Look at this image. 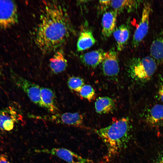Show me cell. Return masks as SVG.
I'll use <instances>...</instances> for the list:
<instances>
[{
    "instance_id": "603a6c76",
    "label": "cell",
    "mask_w": 163,
    "mask_h": 163,
    "mask_svg": "<svg viewBox=\"0 0 163 163\" xmlns=\"http://www.w3.org/2000/svg\"><path fill=\"white\" fill-rule=\"evenodd\" d=\"M158 91V95L159 99L163 103V79L160 78Z\"/></svg>"
},
{
    "instance_id": "d4e9b609",
    "label": "cell",
    "mask_w": 163,
    "mask_h": 163,
    "mask_svg": "<svg viewBox=\"0 0 163 163\" xmlns=\"http://www.w3.org/2000/svg\"><path fill=\"white\" fill-rule=\"evenodd\" d=\"M0 163H10L7 156L5 155H0Z\"/></svg>"
},
{
    "instance_id": "6da1fadb",
    "label": "cell",
    "mask_w": 163,
    "mask_h": 163,
    "mask_svg": "<svg viewBox=\"0 0 163 163\" xmlns=\"http://www.w3.org/2000/svg\"><path fill=\"white\" fill-rule=\"evenodd\" d=\"M34 41L44 54L57 50L69 39L73 28L66 8L57 1H44Z\"/></svg>"
},
{
    "instance_id": "52a82bcc",
    "label": "cell",
    "mask_w": 163,
    "mask_h": 163,
    "mask_svg": "<svg viewBox=\"0 0 163 163\" xmlns=\"http://www.w3.org/2000/svg\"><path fill=\"white\" fill-rule=\"evenodd\" d=\"M38 119L58 124L66 125L77 127L81 126L83 123V116L78 112H66L62 113H56L51 115L38 116Z\"/></svg>"
},
{
    "instance_id": "5bb4252c",
    "label": "cell",
    "mask_w": 163,
    "mask_h": 163,
    "mask_svg": "<svg viewBox=\"0 0 163 163\" xmlns=\"http://www.w3.org/2000/svg\"><path fill=\"white\" fill-rule=\"evenodd\" d=\"M50 66L54 74H58L64 71L67 66V61L66 59L62 50L56 51L50 60Z\"/></svg>"
},
{
    "instance_id": "ba28073f",
    "label": "cell",
    "mask_w": 163,
    "mask_h": 163,
    "mask_svg": "<svg viewBox=\"0 0 163 163\" xmlns=\"http://www.w3.org/2000/svg\"><path fill=\"white\" fill-rule=\"evenodd\" d=\"M36 152L50 154L57 156L68 163H90L91 160L83 158L68 149L63 148H53L36 150Z\"/></svg>"
},
{
    "instance_id": "3957f363",
    "label": "cell",
    "mask_w": 163,
    "mask_h": 163,
    "mask_svg": "<svg viewBox=\"0 0 163 163\" xmlns=\"http://www.w3.org/2000/svg\"><path fill=\"white\" fill-rule=\"evenodd\" d=\"M156 68V62L151 56L142 58L134 57L129 61L128 73L136 83L144 84L151 79Z\"/></svg>"
},
{
    "instance_id": "30bf717a",
    "label": "cell",
    "mask_w": 163,
    "mask_h": 163,
    "mask_svg": "<svg viewBox=\"0 0 163 163\" xmlns=\"http://www.w3.org/2000/svg\"><path fill=\"white\" fill-rule=\"evenodd\" d=\"M18 116L16 109L11 105L0 110V132L12 130L18 121Z\"/></svg>"
},
{
    "instance_id": "9a60e30c",
    "label": "cell",
    "mask_w": 163,
    "mask_h": 163,
    "mask_svg": "<svg viewBox=\"0 0 163 163\" xmlns=\"http://www.w3.org/2000/svg\"><path fill=\"white\" fill-rule=\"evenodd\" d=\"M40 97L44 107L50 112L54 113L58 109L55 103V95L51 89L41 87Z\"/></svg>"
},
{
    "instance_id": "484cf974",
    "label": "cell",
    "mask_w": 163,
    "mask_h": 163,
    "mask_svg": "<svg viewBox=\"0 0 163 163\" xmlns=\"http://www.w3.org/2000/svg\"><path fill=\"white\" fill-rule=\"evenodd\" d=\"M157 163H163V156L160 157L158 159Z\"/></svg>"
},
{
    "instance_id": "9c48e42d",
    "label": "cell",
    "mask_w": 163,
    "mask_h": 163,
    "mask_svg": "<svg viewBox=\"0 0 163 163\" xmlns=\"http://www.w3.org/2000/svg\"><path fill=\"white\" fill-rule=\"evenodd\" d=\"M103 74L106 76L115 78L119 72L118 55L114 48L105 52L104 59L102 62Z\"/></svg>"
},
{
    "instance_id": "e0dca14e",
    "label": "cell",
    "mask_w": 163,
    "mask_h": 163,
    "mask_svg": "<svg viewBox=\"0 0 163 163\" xmlns=\"http://www.w3.org/2000/svg\"><path fill=\"white\" fill-rule=\"evenodd\" d=\"M151 56L158 63L163 62V30L152 42L150 47Z\"/></svg>"
},
{
    "instance_id": "5b68a950",
    "label": "cell",
    "mask_w": 163,
    "mask_h": 163,
    "mask_svg": "<svg viewBox=\"0 0 163 163\" xmlns=\"http://www.w3.org/2000/svg\"><path fill=\"white\" fill-rule=\"evenodd\" d=\"M11 76L15 85L26 94L32 102L40 107H44L40 97L41 87L38 85L14 73Z\"/></svg>"
},
{
    "instance_id": "ac0fdd59",
    "label": "cell",
    "mask_w": 163,
    "mask_h": 163,
    "mask_svg": "<svg viewBox=\"0 0 163 163\" xmlns=\"http://www.w3.org/2000/svg\"><path fill=\"white\" fill-rule=\"evenodd\" d=\"M141 1L136 0H111L110 6L117 14L125 9L131 11L139 6Z\"/></svg>"
},
{
    "instance_id": "cb8c5ba5",
    "label": "cell",
    "mask_w": 163,
    "mask_h": 163,
    "mask_svg": "<svg viewBox=\"0 0 163 163\" xmlns=\"http://www.w3.org/2000/svg\"><path fill=\"white\" fill-rule=\"evenodd\" d=\"M111 0H100L99 3L101 5V8L103 10L107 8L110 5Z\"/></svg>"
},
{
    "instance_id": "8992f818",
    "label": "cell",
    "mask_w": 163,
    "mask_h": 163,
    "mask_svg": "<svg viewBox=\"0 0 163 163\" xmlns=\"http://www.w3.org/2000/svg\"><path fill=\"white\" fill-rule=\"evenodd\" d=\"M151 10L150 3L148 2H145L141 20L133 37L132 45L134 48H136L139 46L148 32L149 18Z\"/></svg>"
},
{
    "instance_id": "4fadbf2b",
    "label": "cell",
    "mask_w": 163,
    "mask_h": 163,
    "mask_svg": "<svg viewBox=\"0 0 163 163\" xmlns=\"http://www.w3.org/2000/svg\"><path fill=\"white\" fill-rule=\"evenodd\" d=\"M146 122L152 126L160 124L163 121V105L156 104L148 108L144 113Z\"/></svg>"
},
{
    "instance_id": "ffe728a7",
    "label": "cell",
    "mask_w": 163,
    "mask_h": 163,
    "mask_svg": "<svg viewBox=\"0 0 163 163\" xmlns=\"http://www.w3.org/2000/svg\"><path fill=\"white\" fill-rule=\"evenodd\" d=\"M96 112L99 114L109 113L112 111L115 107L113 100L108 97H98L94 104Z\"/></svg>"
},
{
    "instance_id": "2e32d148",
    "label": "cell",
    "mask_w": 163,
    "mask_h": 163,
    "mask_svg": "<svg viewBox=\"0 0 163 163\" xmlns=\"http://www.w3.org/2000/svg\"><path fill=\"white\" fill-rule=\"evenodd\" d=\"M117 43V50L121 51L127 42L130 36V30L127 24L120 25L115 29L113 33Z\"/></svg>"
},
{
    "instance_id": "d6986e66",
    "label": "cell",
    "mask_w": 163,
    "mask_h": 163,
    "mask_svg": "<svg viewBox=\"0 0 163 163\" xmlns=\"http://www.w3.org/2000/svg\"><path fill=\"white\" fill-rule=\"evenodd\" d=\"M96 40L91 31L85 30L80 34L77 44V49L81 51L88 49L95 43Z\"/></svg>"
},
{
    "instance_id": "7402d4cb",
    "label": "cell",
    "mask_w": 163,
    "mask_h": 163,
    "mask_svg": "<svg viewBox=\"0 0 163 163\" xmlns=\"http://www.w3.org/2000/svg\"><path fill=\"white\" fill-rule=\"evenodd\" d=\"M79 93L81 97L91 101L94 96L95 92L91 85H86L82 87Z\"/></svg>"
},
{
    "instance_id": "44dd1931",
    "label": "cell",
    "mask_w": 163,
    "mask_h": 163,
    "mask_svg": "<svg viewBox=\"0 0 163 163\" xmlns=\"http://www.w3.org/2000/svg\"><path fill=\"white\" fill-rule=\"evenodd\" d=\"M67 84L70 90L79 92L82 87L85 85V82L82 78L73 76L69 78Z\"/></svg>"
},
{
    "instance_id": "277c9868",
    "label": "cell",
    "mask_w": 163,
    "mask_h": 163,
    "mask_svg": "<svg viewBox=\"0 0 163 163\" xmlns=\"http://www.w3.org/2000/svg\"><path fill=\"white\" fill-rule=\"evenodd\" d=\"M18 22L17 5L12 0H0V30L9 28Z\"/></svg>"
},
{
    "instance_id": "7a4b0ae2",
    "label": "cell",
    "mask_w": 163,
    "mask_h": 163,
    "mask_svg": "<svg viewBox=\"0 0 163 163\" xmlns=\"http://www.w3.org/2000/svg\"><path fill=\"white\" fill-rule=\"evenodd\" d=\"M131 128L129 120L126 117L96 131L107 148V157L115 156L127 147L131 136Z\"/></svg>"
},
{
    "instance_id": "7c38bea8",
    "label": "cell",
    "mask_w": 163,
    "mask_h": 163,
    "mask_svg": "<svg viewBox=\"0 0 163 163\" xmlns=\"http://www.w3.org/2000/svg\"><path fill=\"white\" fill-rule=\"evenodd\" d=\"M105 52L103 49H99L81 55L80 59L85 66L95 68L102 63Z\"/></svg>"
},
{
    "instance_id": "8fae6325",
    "label": "cell",
    "mask_w": 163,
    "mask_h": 163,
    "mask_svg": "<svg viewBox=\"0 0 163 163\" xmlns=\"http://www.w3.org/2000/svg\"><path fill=\"white\" fill-rule=\"evenodd\" d=\"M117 13L113 10L106 11L102 19V34L105 38L111 35L115 30Z\"/></svg>"
}]
</instances>
